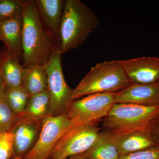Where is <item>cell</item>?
Listing matches in <instances>:
<instances>
[{"label":"cell","mask_w":159,"mask_h":159,"mask_svg":"<svg viewBox=\"0 0 159 159\" xmlns=\"http://www.w3.org/2000/svg\"><path fill=\"white\" fill-rule=\"evenodd\" d=\"M22 15L24 66H44L57 44L53 41V35L44 27L35 1H28Z\"/></svg>","instance_id":"1"},{"label":"cell","mask_w":159,"mask_h":159,"mask_svg":"<svg viewBox=\"0 0 159 159\" xmlns=\"http://www.w3.org/2000/svg\"><path fill=\"white\" fill-rule=\"evenodd\" d=\"M99 19L91 8L79 0H67L59 30L61 55L77 49L97 29Z\"/></svg>","instance_id":"2"},{"label":"cell","mask_w":159,"mask_h":159,"mask_svg":"<svg viewBox=\"0 0 159 159\" xmlns=\"http://www.w3.org/2000/svg\"><path fill=\"white\" fill-rule=\"evenodd\" d=\"M131 84L119 60L99 63L91 69L74 89L71 100L91 94L117 93Z\"/></svg>","instance_id":"3"},{"label":"cell","mask_w":159,"mask_h":159,"mask_svg":"<svg viewBox=\"0 0 159 159\" xmlns=\"http://www.w3.org/2000/svg\"><path fill=\"white\" fill-rule=\"evenodd\" d=\"M159 116V105L115 103L102 119V126L113 134L144 130Z\"/></svg>","instance_id":"4"},{"label":"cell","mask_w":159,"mask_h":159,"mask_svg":"<svg viewBox=\"0 0 159 159\" xmlns=\"http://www.w3.org/2000/svg\"><path fill=\"white\" fill-rule=\"evenodd\" d=\"M115 94H91L72 101L66 116L74 125L97 123L108 115L115 104Z\"/></svg>","instance_id":"5"},{"label":"cell","mask_w":159,"mask_h":159,"mask_svg":"<svg viewBox=\"0 0 159 159\" xmlns=\"http://www.w3.org/2000/svg\"><path fill=\"white\" fill-rule=\"evenodd\" d=\"M59 43L57 44L51 57L45 65L48 77V90L50 100V116H58L65 113L72 102L74 89L66 82L61 62Z\"/></svg>","instance_id":"6"},{"label":"cell","mask_w":159,"mask_h":159,"mask_svg":"<svg viewBox=\"0 0 159 159\" xmlns=\"http://www.w3.org/2000/svg\"><path fill=\"white\" fill-rule=\"evenodd\" d=\"M99 132L97 123L73 125L59 139L49 159H68L84 153L92 147Z\"/></svg>","instance_id":"7"},{"label":"cell","mask_w":159,"mask_h":159,"mask_svg":"<svg viewBox=\"0 0 159 159\" xmlns=\"http://www.w3.org/2000/svg\"><path fill=\"white\" fill-rule=\"evenodd\" d=\"M73 125L65 113L49 116L43 121L37 140L23 159H49L59 139Z\"/></svg>","instance_id":"8"},{"label":"cell","mask_w":159,"mask_h":159,"mask_svg":"<svg viewBox=\"0 0 159 159\" xmlns=\"http://www.w3.org/2000/svg\"><path fill=\"white\" fill-rule=\"evenodd\" d=\"M131 83L152 84L159 81V57L119 60Z\"/></svg>","instance_id":"9"},{"label":"cell","mask_w":159,"mask_h":159,"mask_svg":"<svg viewBox=\"0 0 159 159\" xmlns=\"http://www.w3.org/2000/svg\"><path fill=\"white\" fill-rule=\"evenodd\" d=\"M42 123L24 115L18 117L10 129L13 136L15 157L23 159L33 147L39 135Z\"/></svg>","instance_id":"10"},{"label":"cell","mask_w":159,"mask_h":159,"mask_svg":"<svg viewBox=\"0 0 159 159\" xmlns=\"http://www.w3.org/2000/svg\"><path fill=\"white\" fill-rule=\"evenodd\" d=\"M115 103L159 105V81L152 84L132 83L115 93Z\"/></svg>","instance_id":"11"},{"label":"cell","mask_w":159,"mask_h":159,"mask_svg":"<svg viewBox=\"0 0 159 159\" xmlns=\"http://www.w3.org/2000/svg\"><path fill=\"white\" fill-rule=\"evenodd\" d=\"M113 134L115 144L121 156L157 145L148 129Z\"/></svg>","instance_id":"12"},{"label":"cell","mask_w":159,"mask_h":159,"mask_svg":"<svg viewBox=\"0 0 159 159\" xmlns=\"http://www.w3.org/2000/svg\"><path fill=\"white\" fill-rule=\"evenodd\" d=\"M22 14L0 20V40L5 43L8 52L18 57L22 54Z\"/></svg>","instance_id":"13"},{"label":"cell","mask_w":159,"mask_h":159,"mask_svg":"<svg viewBox=\"0 0 159 159\" xmlns=\"http://www.w3.org/2000/svg\"><path fill=\"white\" fill-rule=\"evenodd\" d=\"M35 2L43 23L59 40L60 27L66 1L36 0Z\"/></svg>","instance_id":"14"},{"label":"cell","mask_w":159,"mask_h":159,"mask_svg":"<svg viewBox=\"0 0 159 159\" xmlns=\"http://www.w3.org/2000/svg\"><path fill=\"white\" fill-rule=\"evenodd\" d=\"M81 155L88 159H119L121 156L113 134L105 129L99 132L92 147Z\"/></svg>","instance_id":"15"},{"label":"cell","mask_w":159,"mask_h":159,"mask_svg":"<svg viewBox=\"0 0 159 159\" xmlns=\"http://www.w3.org/2000/svg\"><path fill=\"white\" fill-rule=\"evenodd\" d=\"M24 70L18 57L10 52H7L0 60V75L6 89L22 85Z\"/></svg>","instance_id":"16"},{"label":"cell","mask_w":159,"mask_h":159,"mask_svg":"<svg viewBox=\"0 0 159 159\" xmlns=\"http://www.w3.org/2000/svg\"><path fill=\"white\" fill-rule=\"evenodd\" d=\"M22 86L31 96L47 90L48 77L44 66L32 65L24 67Z\"/></svg>","instance_id":"17"},{"label":"cell","mask_w":159,"mask_h":159,"mask_svg":"<svg viewBox=\"0 0 159 159\" xmlns=\"http://www.w3.org/2000/svg\"><path fill=\"white\" fill-rule=\"evenodd\" d=\"M24 115L40 122L50 116V100L47 90L31 96Z\"/></svg>","instance_id":"18"},{"label":"cell","mask_w":159,"mask_h":159,"mask_svg":"<svg viewBox=\"0 0 159 159\" xmlns=\"http://www.w3.org/2000/svg\"><path fill=\"white\" fill-rule=\"evenodd\" d=\"M31 96L22 86L6 89L5 99L10 108L18 116L24 115Z\"/></svg>","instance_id":"19"},{"label":"cell","mask_w":159,"mask_h":159,"mask_svg":"<svg viewBox=\"0 0 159 159\" xmlns=\"http://www.w3.org/2000/svg\"><path fill=\"white\" fill-rule=\"evenodd\" d=\"M28 1L0 0V20L22 14Z\"/></svg>","instance_id":"20"},{"label":"cell","mask_w":159,"mask_h":159,"mask_svg":"<svg viewBox=\"0 0 159 159\" xmlns=\"http://www.w3.org/2000/svg\"><path fill=\"white\" fill-rule=\"evenodd\" d=\"M18 117L5 99L0 101V134L10 130Z\"/></svg>","instance_id":"21"},{"label":"cell","mask_w":159,"mask_h":159,"mask_svg":"<svg viewBox=\"0 0 159 159\" xmlns=\"http://www.w3.org/2000/svg\"><path fill=\"white\" fill-rule=\"evenodd\" d=\"M14 157L13 134L11 130L0 134V159H12Z\"/></svg>","instance_id":"22"},{"label":"cell","mask_w":159,"mask_h":159,"mask_svg":"<svg viewBox=\"0 0 159 159\" xmlns=\"http://www.w3.org/2000/svg\"><path fill=\"white\" fill-rule=\"evenodd\" d=\"M119 159H159V146L121 155Z\"/></svg>","instance_id":"23"},{"label":"cell","mask_w":159,"mask_h":159,"mask_svg":"<svg viewBox=\"0 0 159 159\" xmlns=\"http://www.w3.org/2000/svg\"><path fill=\"white\" fill-rule=\"evenodd\" d=\"M148 129L154 141L157 145L159 146V116L151 122Z\"/></svg>","instance_id":"24"},{"label":"cell","mask_w":159,"mask_h":159,"mask_svg":"<svg viewBox=\"0 0 159 159\" xmlns=\"http://www.w3.org/2000/svg\"><path fill=\"white\" fill-rule=\"evenodd\" d=\"M6 90V86L2 76L0 75V101L4 99Z\"/></svg>","instance_id":"25"},{"label":"cell","mask_w":159,"mask_h":159,"mask_svg":"<svg viewBox=\"0 0 159 159\" xmlns=\"http://www.w3.org/2000/svg\"><path fill=\"white\" fill-rule=\"evenodd\" d=\"M68 159H88L84 157L83 156H82L81 155H80L77 156H75L74 157H73L70 158Z\"/></svg>","instance_id":"26"},{"label":"cell","mask_w":159,"mask_h":159,"mask_svg":"<svg viewBox=\"0 0 159 159\" xmlns=\"http://www.w3.org/2000/svg\"><path fill=\"white\" fill-rule=\"evenodd\" d=\"M14 159H23L22 158H16V157H15Z\"/></svg>","instance_id":"27"},{"label":"cell","mask_w":159,"mask_h":159,"mask_svg":"<svg viewBox=\"0 0 159 159\" xmlns=\"http://www.w3.org/2000/svg\"><path fill=\"white\" fill-rule=\"evenodd\" d=\"M14 158L15 157L13 158H12V159H14Z\"/></svg>","instance_id":"28"}]
</instances>
